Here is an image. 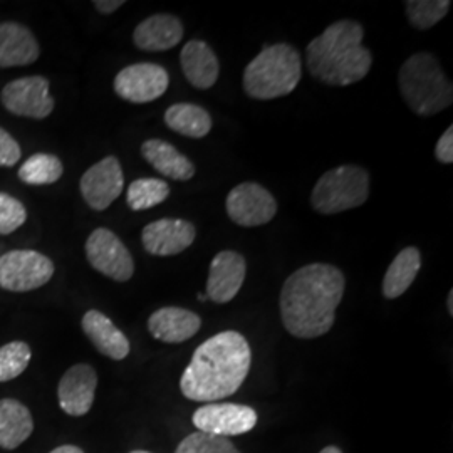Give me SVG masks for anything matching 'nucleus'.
I'll list each match as a JSON object with an SVG mask.
<instances>
[{"label":"nucleus","mask_w":453,"mask_h":453,"mask_svg":"<svg viewBox=\"0 0 453 453\" xmlns=\"http://www.w3.org/2000/svg\"><path fill=\"white\" fill-rule=\"evenodd\" d=\"M421 269L420 250L417 247H406L393 262L383 279V294L388 299L403 296L415 282Z\"/></svg>","instance_id":"24"},{"label":"nucleus","mask_w":453,"mask_h":453,"mask_svg":"<svg viewBox=\"0 0 453 453\" xmlns=\"http://www.w3.org/2000/svg\"><path fill=\"white\" fill-rule=\"evenodd\" d=\"M301 56L291 44L267 46L243 71V89L254 99L288 96L301 81Z\"/></svg>","instance_id":"4"},{"label":"nucleus","mask_w":453,"mask_h":453,"mask_svg":"<svg viewBox=\"0 0 453 453\" xmlns=\"http://www.w3.org/2000/svg\"><path fill=\"white\" fill-rule=\"evenodd\" d=\"M39 54V44L27 27L17 22L0 24V67L33 65Z\"/></svg>","instance_id":"21"},{"label":"nucleus","mask_w":453,"mask_h":453,"mask_svg":"<svg viewBox=\"0 0 453 453\" xmlns=\"http://www.w3.org/2000/svg\"><path fill=\"white\" fill-rule=\"evenodd\" d=\"M183 39V26L179 17L157 14L148 17L133 33L134 46L148 52H158L179 46Z\"/></svg>","instance_id":"19"},{"label":"nucleus","mask_w":453,"mask_h":453,"mask_svg":"<svg viewBox=\"0 0 453 453\" xmlns=\"http://www.w3.org/2000/svg\"><path fill=\"white\" fill-rule=\"evenodd\" d=\"M370 196V175L357 165H342L326 172L318 180L312 194V209L323 215H334L363 205Z\"/></svg>","instance_id":"6"},{"label":"nucleus","mask_w":453,"mask_h":453,"mask_svg":"<svg viewBox=\"0 0 453 453\" xmlns=\"http://www.w3.org/2000/svg\"><path fill=\"white\" fill-rule=\"evenodd\" d=\"M450 7V0H408L405 4L406 17L413 27L425 31L447 16Z\"/></svg>","instance_id":"28"},{"label":"nucleus","mask_w":453,"mask_h":453,"mask_svg":"<svg viewBox=\"0 0 453 453\" xmlns=\"http://www.w3.org/2000/svg\"><path fill=\"white\" fill-rule=\"evenodd\" d=\"M0 101L7 111L34 119H44L54 110L49 81L42 76H29L9 82L0 93Z\"/></svg>","instance_id":"11"},{"label":"nucleus","mask_w":453,"mask_h":453,"mask_svg":"<svg viewBox=\"0 0 453 453\" xmlns=\"http://www.w3.org/2000/svg\"><path fill=\"white\" fill-rule=\"evenodd\" d=\"M97 374L93 366L80 363L63 374L58 387V400L71 417H84L95 403Z\"/></svg>","instance_id":"14"},{"label":"nucleus","mask_w":453,"mask_h":453,"mask_svg":"<svg viewBox=\"0 0 453 453\" xmlns=\"http://www.w3.org/2000/svg\"><path fill=\"white\" fill-rule=\"evenodd\" d=\"M196 230L192 222L181 219H162L143 228L142 241L146 252L151 256H177L188 249L195 241Z\"/></svg>","instance_id":"15"},{"label":"nucleus","mask_w":453,"mask_h":453,"mask_svg":"<svg viewBox=\"0 0 453 453\" xmlns=\"http://www.w3.org/2000/svg\"><path fill=\"white\" fill-rule=\"evenodd\" d=\"M400 91L413 113L434 116L453 101L452 82L430 52L413 54L400 69Z\"/></svg>","instance_id":"5"},{"label":"nucleus","mask_w":453,"mask_h":453,"mask_svg":"<svg viewBox=\"0 0 453 453\" xmlns=\"http://www.w3.org/2000/svg\"><path fill=\"white\" fill-rule=\"evenodd\" d=\"M319 453H342L338 447H326Z\"/></svg>","instance_id":"37"},{"label":"nucleus","mask_w":453,"mask_h":453,"mask_svg":"<svg viewBox=\"0 0 453 453\" xmlns=\"http://www.w3.org/2000/svg\"><path fill=\"white\" fill-rule=\"evenodd\" d=\"M34 420L29 408L14 398L0 400V449L16 450L33 435Z\"/></svg>","instance_id":"22"},{"label":"nucleus","mask_w":453,"mask_h":453,"mask_svg":"<svg viewBox=\"0 0 453 453\" xmlns=\"http://www.w3.org/2000/svg\"><path fill=\"white\" fill-rule=\"evenodd\" d=\"M175 453H241L237 447L224 437L207 435L202 432H195L192 435L183 438Z\"/></svg>","instance_id":"30"},{"label":"nucleus","mask_w":453,"mask_h":453,"mask_svg":"<svg viewBox=\"0 0 453 453\" xmlns=\"http://www.w3.org/2000/svg\"><path fill=\"white\" fill-rule=\"evenodd\" d=\"M170 195L166 181L158 179L134 180L128 187L127 202L131 211H148L163 203Z\"/></svg>","instance_id":"27"},{"label":"nucleus","mask_w":453,"mask_h":453,"mask_svg":"<svg viewBox=\"0 0 453 453\" xmlns=\"http://www.w3.org/2000/svg\"><path fill=\"white\" fill-rule=\"evenodd\" d=\"M125 2L123 0H96L95 7L101 14H113Z\"/></svg>","instance_id":"34"},{"label":"nucleus","mask_w":453,"mask_h":453,"mask_svg":"<svg viewBox=\"0 0 453 453\" xmlns=\"http://www.w3.org/2000/svg\"><path fill=\"white\" fill-rule=\"evenodd\" d=\"M170 78L165 67L151 63L128 65L114 78L116 95L134 104H145L163 96Z\"/></svg>","instance_id":"10"},{"label":"nucleus","mask_w":453,"mask_h":453,"mask_svg":"<svg viewBox=\"0 0 453 453\" xmlns=\"http://www.w3.org/2000/svg\"><path fill=\"white\" fill-rule=\"evenodd\" d=\"M435 157L438 162L450 165L453 162V127H449L447 131L440 136L435 146Z\"/></svg>","instance_id":"33"},{"label":"nucleus","mask_w":453,"mask_h":453,"mask_svg":"<svg viewBox=\"0 0 453 453\" xmlns=\"http://www.w3.org/2000/svg\"><path fill=\"white\" fill-rule=\"evenodd\" d=\"M365 29L357 20H338L312 39L306 63L312 78L327 86H349L366 78L372 52L363 46Z\"/></svg>","instance_id":"3"},{"label":"nucleus","mask_w":453,"mask_h":453,"mask_svg":"<svg viewBox=\"0 0 453 453\" xmlns=\"http://www.w3.org/2000/svg\"><path fill=\"white\" fill-rule=\"evenodd\" d=\"M198 299H200V301H207V296H205V294H198Z\"/></svg>","instance_id":"38"},{"label":"nucleus","mask_w":453,"mask_h":453,"mask_svg":"<svg viewBox=\"0 0 453 453\" xmlns=\"http://www.w3.org/2000/svg\"><path fill=\"white\" fill-rule=\"evenodd\" d=\"M27 219L26 207L9 194H0V234L9 235L24 226Z\"/></svg>","instance_id":"31"},{"label":"nucleus","mask_w":453,"mask_h":453,"mask_svg":"<svg viewBox=\"0 0 453 453\" xmlns=\"http://www.w3.org/2000/svg\"><path fill=\"white\" fill-rule=\"evenodd\" d=\"M33 351L27 342L12 341L0 348V383L12 381L27 370Z\"/></svg>","instance_id":"29"},{"label":"nucleus","mask_w":453,"mask_h":453,"mask_svg":"<svg viewBox=\"0 0 453 453\" xmlns=\"http://www.w3.org/2000/svg\"><path fill=\"white\" fill-rule=\"evenodd\" d=\"M142 155L158 173L166 179L187 181L195 175V165L179 150L163 140H148L142 146Z\"/></svg>","instance_id":"23"},{"label":"nucleus","mask_w":453,"mask_h":453,"mask_svg":"<svg viewBox=\"0 0 453 453\" xmlns=\"http://www.w3.org/2000/svg\"><path fill=\"white\" fill-rule=\"evenodd\" d=\"M54 275V262L35 250H12L0 257V288L29 292L46 286Z\"/></svg>","instance_id":"7"},{"label":"nucleus","mask_w":453,"mask_h":453,"mask_svg":"<svg viewBox=\"0 0 453 453\" xmlns=\"http://www.w3.org/2000/svg\"><path fill=\"white\" fill-rule=\"evenodd\" d=\"M20 146L16 140L0 128V166H14L20 160Z\"/></svg>","instance_id":"32"},{"label":"nucleus","mask_w":453,"mask_h":453,"mask_svg":"<svg viewBox=\"0 0 453 453\" xmlns=\"http://www.w3.org/2000/svg\"><path fill=\"white\" fill-rule=\"evenodd\" d=\"M247 273V264L239 252L222 250L211 264L207 280V299L217 304L230 303L242 288Z\"/></svg>","instance_id":"16"},{"label":"nucleus","mask_w":453,"mask_h":453,"mask_svg":"<svg viewBox=\"0 0 453 453\" xmlns=\"http://www.w3.org/2000/svg\"><path fill=\"white\" fill-rule=\"evenodd\" d=\"M275 211L274 196L254 181L237 185L226 196V213L237 226H265L274 219Z\"/></svg>","instance_id":"12"},{"label":"nucleus","mask_w":453,"mask_h":453,"mask_svg":"<svg viewBox=\"0 0 453 453\" xmlns=\"http://www.w3.org/2000/svg\"><path fill=\"white\" fill-rule=\"evenodd\" d=\"M49 453H84L82 452L80 447H76V445H61V447H58V449H54L52 452Z\"/></svg>","instance_id":"35"},{"label":"nucleus","mask_w":453,"mask_h":453,"mask_svg":"<svg viewBox=\"0 0 453 453\" xmlns=\"http://www.w3.org/2000/svg\"><path fill=\"white\" fill-rule=\"evenodd\" d=\"M123 185L125 177L121 163L116 157H106L93 165L80 181L82 198L97 211H104L113 203L123 192Z\"/></svg>","instance_id":"13"},{"label":"nucleus","mask_w":453,"mask_h":453,"mask_svg":"<svg viewBox=\"0 0 453 453\" xmlns=\"http://www.w3.org/2000/svg\"><path fill=\"white\" fill-rule=\"evenodd\" d=\"M202 326L198 314L183 308H162L148 319V331L153 338L168 344H179L194 338Z\"/></svg>","instance_id":"17"},{"label":"nucleus","mask_w":453,"mask_h":453,"mask_svg":"<svg viewBox=\"0 0 453 453\" xmlns=\"http://www.w3.org/2000/svg\"><path fill=\"white\" fill-rule=\"evenodd\" d=\"M346 288L331 264H309L289 275L280 291V318L292 336L314 340L331 331Z\"/></svg>","instance_id":"1"},{"label":"nucleus","mask_w":453,"mask_h":453,"mask_svg":"<svg viewBox=\"0 0 453 453\" xmlns=\"http://www.w3.org/2000/svg\"><path fill=\"white\" fill-rule=\"evenodd\" d=\"M447 306H449V312L453 314V291L449 292V301H447Z\"/></svg>","instance_id":"36"},{"label":"nucleus","mask_w":453,"mask_h":453,"mask_svg":"<svg viewBox=\"0 0 453 453\" xmlns=\"http://www.w3.org/2000/svg\"><path fill=\"white\" fill-rule=\"evenodd\" d=\"M86 257L91 267L116 282H127L134 274L130 250L108 228H96L86 241Z\"/></svg>","instance_id":"8"},{"label":"nucleus","mask_w":453,"mask_h":453,"mask_svg":"<svg viewBox=\"0 0 453 453\" xmlns=\"http://www.w3.org/2000/svg\"><path fill=\"white\" fill-rule=\"evenodd\" d=\"M63 162L49 153H35L19 168V179L27 185H50L63 177Z\"/></svg>","instance_id":"26"},{"label":"nucleus","mask_w":453,"mask_h":453,"mask_svg":"<svg viewBox=\"0 0 453 453\" xmlns=\"http://www.w3.org/2000/svg\"><path fill=\"white\" fill-rule=\"evenodd\" d=\"M82 331L95 344L97 351L114 361H121L130 355V341L113 321L96 309L88 311L82 316Z\"/></svg>","instance_id":"18"},{"label":"nucleus","mask_w":453,"mask_h":453,"mask_svg":"<svg viewBox=\"0 0 453 453\" xmlns=\"http://www.w3.org/2000/svg\"><path fill=\"white\" fill-rule=\"evenodd\" d=\"M130 453H151V452H146V450H133V452Z\"/></svg>","instance_id":"39"},{"label":"nucleus","mask_w":453,"mask_h":453,"mask_svg":"<svg viewBox=\"0 0 453 453\" xmlns=\"http://www.w3.org/2000/svg\"><path fill=\"white\" fill-rule=\"evenodd\" d=\"M252 363L247 340L237 331H224L195 349L180 389L185 398L202 403H219L242 387Z\"/></svg>","instance_id":"2"},{"label":"nucleus","mask_w":453,"mask_h":453,"mask_svg":"<svg viewBox=\"0 0 453 453\" xmlns=\"http://www.w3.org/2000/svg\"><path fill=\"white\" fill-rule=\"evenodd\" d=\"M194 425L207 435L237 437L257 425V413L250 406L237 403H207L195 411Z\"/></svg>","instance_id":"9"},{"label":"nucleus","mask_w":453,"mask_h":453,"mask_svg":"<svg viewBox=\"0 0 453 453\" xmlns=\"http://www.w3.org/2000/svg\"><path fill=\"white\" fill-rule=\"evenodd\" d=\"M165 123L170 130L188 138H203L211 130V114L190 103L170 106L165 113Z\"/></svg>","instance_id":"25"},{"label":"nucleus","mask_w":453,"mask_h":453,"mask_svg":"<svg viewBox=\"0 0 453 453\" xmlns=\"http://www.w3.org/2000/svg\"><path fill=\"white\" fill-rule=\"evenodd\" d=\"M180 65L187 81L196 89H211L219 80V59L203 41L194 39L187 42L180 54Z\"/></svg>","instance_id":"20"}]
</instances>
